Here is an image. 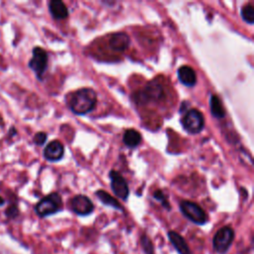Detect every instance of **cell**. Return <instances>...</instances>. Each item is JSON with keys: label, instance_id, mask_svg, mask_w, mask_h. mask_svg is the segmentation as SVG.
Listing matches in <instances>:
<instances>
[{"label": "cell", "instance_id": "3957f363", "mask_svg": "<svg viewBox=\"0 0 254 254\" xmlns=\"http://www.w3.org/2000/svg\"><path fill=\"white\" fill-rule=\"evenodd\" d=\"M63 201L58 192H52L42 198L35 206V210L40 217L52 215L62 209Z\"/></svg>", "mask_w": 254, "mask_h": 254}, {"label": "cell", "instance_id": "9a60e30c", "mask_svg": "<svg viewBox=\"0 0 254 254\" xmlns=\"http://www.w3.org/2000/svg\"><path fill=\"white\" fill-rule=\"evenodd\" d=\"M142 141L141 134L135 129H128L124 132L123 142L129 148L137 147Z\"/></svg>", "mask_w": 254, "mask_h": 254}, {"label": "cell", "instance_id": "52a82bcc", "mask_svg": "<svg viewBox=\"0 0 254 254\" xmlns=\"http://www.w3.org/2000/svg\"><path fill=\"white\" fill-rule=\"evenodd\" d=\"M29 66L36 73L39 79H42L48 66V54L41 47L33 49V56L29 62Z\"/></svg>", "mask_w": 254, "mask_h": 254}, {"label": "cell", "instance_id": "5b68a950", "mask_svg": "<svg viewBox=\"0 0 254 254\" xmlns=\"http://www.w3.org/2000/svg\"><path fill=\"white\" fill-rule=\"evenodd\" d=\"M180 210L189 220L201 225L207 221V215L205 211L197 203L190 200H182L180 202Z\"/></svg>", "mask_w": 254, "mask_h": 254}, {"label": "cell", "instance_id": "277c9868", "mask_svg": "<svg viewBox=\"0 0 254 254\" xmlns=\"http://www.w3.org/2000/svg\"><path fill=\"white\" fill-rule=\"evenodd\" d=\"M234 230L231 226L226 225L219 228L212 238V246L215 252L225 254L229 250L234 240Z\"/></svg>", "mask_w": 254, "mask_h": 254}, {"label": "cell", "instance_id": "2e32d148", "mask_svg": "<svg viewBox=\"0 0 254 254\" xmlns=\"http://www.w3.org/2000/svg\"><path fill=\"white\" fill-rule=\"evenodd\" d=\"M95 194H96V196L99 198V200L102 202V203H104V204H106V205H108V206H111V207H113V208H116V209H118V210H123V207H122V205L119 203V201L116 199V198H114L113 196H111L108 192H106L105 190H98L96 192H95Z\"/></svg>", "mask_w": 254, "mask_h": 254}, {"label": "cell", "instance_id": "9c48e42d", "mask_svg": "<svg viewBox=\"0 0 254 254\" xmlns=\"http://www.w3.org/2000/svg\"><path fill=\"white\" fill-rule=\"evenodd\" d=\"M71 210L78 215H87L94 209V205L89 197L83 194L74 195L69 202Z\"/></svg>", "mask_w": 254, "mask_h": 254}, {"label": "cell", "instance_id": "7a4b0ae2", "mask_svg": "<svg viewBox=\"0 0 254 254\" xmlns=\"http://www.w3.org/2000/svg\"><path fill=\"white\" fill-rule=\"evenodd\" d=\"M165 97V90L159 79L154 78L150 80L144 88L136 91L133 98L138 104H146L150 101L158 102Z\"/></svg>", "mask_w": 254, "mask_h": 254}, {"label": "cell", "instance_id": "603a6c76", "mask_svg": "<svg viewBox=\"0 0 254 254\" xmlns=\"http://www.w3.org/2000/svg\"><path fill=\"white\" fill-rule=\"evenodd\" d=\"M3 203H4V199L0 196V205H3Z\"/></svg>", "mask_w": 254, "mask_h": 254}, {"label": "cell", "instance_id": "7402d4cb", "mask_svg": "<svg viewBox=\"0 0 254 254\" xmlns=\"http://www.w3.org/2000/svg\"><path fill=\"white\" fill-rule=\"evenodd\" d=\"M6 213H7V215L10 216V217H15V216L18 214V209H17V207H16L15 205H11V206L7 209Z\"/></svg>", "mask_w": 254, "mask_h": 254}, {"label": "cell", "instance_id": "7c38bea8", "mask_svg": "<svg viewBox=\"0 0 254 254\" xmlns=\"http://www.w3.org/2000/svg\"><path fill=\"white\" fill-rule=\"evenodd\" d=\"M168 237L179 254H190V246L181 234L174 230H170L168 232Z\"/></svg>", "mask_w": 254, "mask_h": 254}, {"label": "cell", "instance_id": "d6986e66", "mask_svg": "<svg viewBox=\"0 0 254 254\" xmlns=\"http://www.w3.org/2000/svg\"><path fill=\"white\" fill-rule=\"evenodd\" d=\"M140 241H141V246H142L145 254H154L155 253L154 244L147 234H142Z\"/></svg>", "mask_w": 254, "mask_h": 254}, {"label": "cell", "instance_id": "ba28073f", "mask_svg": "<svg viewBox=\"0 0 254 254\" xmlns=\"http://www.w3.org/2000/svg\"><path fill=\"white\" fill-rule=\"evenodd\" d=\"M109 178L111 181L110 187L115 195L123 200H126L129 195V187L127 181L123 178V176L120 173L114 170H111L109 172Z\"/></svg>", "mask_w": 254, "mask_h": 254}, {"label": "cell", "instance_id": "6da1fadb", "mask_svg": "<svg viewBox=\"0 0 254 254\" xmlns=\"http://www.w3.org/2000/svg\"><path fill=\"white\" fill-rule=\"evenodd\" d=\"M97 102V94L90 87H83L71 93L68 101L70 110L78 115H84L92 111Z\"/></svg>", "mask_w": 254, "mask_h": 254}, {"label": "cell", "instance_id": "8fae6325", "mask_svg": "<svg viewBox=\"0 0 254 254\" xmlns=\"http://www.w3.org/2000/svg\"><path fill=\"white\" fill-rule=\"evenodd\" d=\"M64 152V145L60 141L54 140L46 146V148L44 150V157L48 161L56 162L63 158Z\"/></svg>", "mask_w": 254, "mask_h": 254}, {"label": "cell", "instance_id": "ac0fdd59", "mask_svg": "<svg viewBox=\"0 0 254 254\" xmlns=\"http://www.w3.org/2000/svg\"><path fill=\"white\" fill-rule=\"evenodd\" d=\"M241 17L242 19L248 23V24H253L254 23V7L252 4H247L244 5L241 8Z\"/></svg>", "mask_w": 254, "mask_h": 254}, {"label": "cell", "instance_id": "8992f818", "mask_svg": "<svg viewBox=\"0 0 254 254\" xmlns=\"http://www.w3.org/2000/svg\"><path fill=\"white\" fill-rule=\"evenodd\" d=\"M182 124L187 132L190 134H197L203 129L204 118L199 110L192 108L187 111L182 120Z\"/></svg>", "mask_w": 254, "mask_h": 254}, {"label": "cell", "instance_id": "4fadbf2b", "mask_svg": "<svg viewBox=\"0 0 254 254\" xmlns=\"http://www.w3.org/2000/svg\"><path fill=\"white\" fill-rule=\"evenodd\" d=\"M178 77L180 81L186 86L191 87L196 83V74L192 67L189 65H182L178 69Z\"/></svg>", "mask_w": 254, "mask_h": 254}, {"label": "cell", "instance_id": "ffe728a7", "mask_svg": "<svg viewBox=\"0 0 254 254\" xmlns=\"http://www.w3.org/2000/svg\"><path fill=\"white\" fill-rule=\"evenodd\" d=\"M154 197H155V199H157L158 201H160L161 204H162L165 208H168V209L171 208L170 203H169V201H168V198H167L166 194H165L161 190H157L154 192Z\"/></svg>", "mask_w": 254, "mask_h": 254}, {"label": "cell", "instance_id": "e0dca14e", "mask_svg": "<svg viewBox=\"0 0 254 254\" xmlns=\"http://www.w3.org/2000/svg\"><path fill=\"white\" fill-rule=\"evenodd\" d=\"M209 103H210L211 114L217 119H222L225 116V111H224V108H223L220 98L217 95L213 94L210 97Z\"/></svg>", "mask_w": 254, "mask_h": 254}, {"label": "cell", "instance_id": "30bf717a", "mask_svg": "<svg viewBox=\"0 0 254 254\" xmlns=\"http://www.w3.org/2000/svg\"><path fill=\"white\" fill-rule=\"evenodd\" d=\"M108 44L111 50H113L114 52L122 53L128 49L130 44V38L124 32H117L110 36Z\"/></svg>", "mask_w": 254, "mask_h": 254}, {"label": "cell", "instance_id": "5bb4252c", "mask_svg": "<svg viewBox=\"0 0 254 254\" xmlns=\"http://www.w3.org/2000/svg\"><path fill=\"white\" fill-rule=\"evenodd\" d=\"M49 10L52 16L57 20L65 19L68 16V10L65 4L61 0H52L49 3Z\"/></svg>", "mask_w": 254, "mask_h": 254}, {"label": "cell", "instance_id": "44dd1931", "mask_svg": "<svg viewBox=\"0 0 254 254\" xmlns=\"http://www.w3.org/2000/svg\"><path fill=\"white\" fill-rule=\"evenodd\" d=\"M47 140V134L45 132H39L35 135L34 137V142L36 145H39V146H42L45 144Z\"/></svg>", "mask_w": 254, "mask_h": 254}]
</instances>
